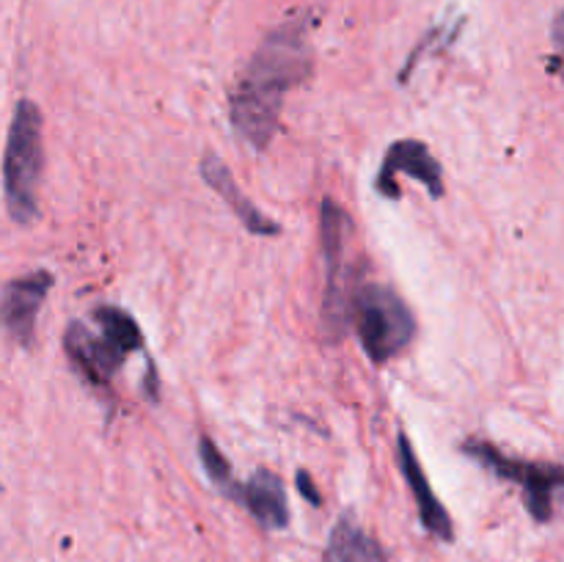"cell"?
<instances>
[{"mask_svg":"<svg viewBox=\"0 0 564 562\" xmlns=\"http://www.w3.org/2000/svg\"><path fill=\"white\" fill-rule=\"evenodd\" d=\"M312 75L308 22L303 17L268 33L231 91V125L253 149H268L281 125L286 94Z\"/></svg>","mask_w":564,"mask_h":562,"instance_id":"cell-1","label":"cell"},{"mask_svg":"<svg viewBox=\"0 0 564 562\" xmlns=\"http://www.w3.org/2000/svg\"><path fill=\"white\" fill-rule=\"evenodd\" d=\"M44 165L42 110L31 99H22L9 127L3 158L6 207L17 224L28 226L39 215V180Z\"/></svg>","mask_w":564,"mask_h":562,"instance_id":"cell-2","label":"cell"},{"mask_svg":"<svg viewBox=\"0 0 564 562\" xmlns=\"http://www.w3.org/2000/svg\"><path fill=\"white\" fill-rule=\"evenodd\" d=\"M350 320L356 323L364 353L375 364L400 356L416 336V317L408 303L391 287L375 281H367L352 292Z\"/></svg>","mask_w":564,"mask_h":562,"instance_id":"cell-3","label":"cell"},{"mask_svg":"<svg viewBox=\"0 0 564 562\" xmlns=\"http://www.w3.org/2000/svg\"><path fill=\"white\" fill-rule=\"evenodd\" d=\"M463 450H466L474 461L482 463L485 468L499 474L501 479H510V483L521 485L523 499H527V507L534 516V521H551V516H554V494L564 483L562 466H556V463L518 461V457H510L501 450H496L488 441L477 439L466 441Z\"/></svg>","mask_w":564,"mask_h":562,"instance_id":"cell-4","label":"cell"},{"mask_svg":"<svg viewBox=\"0 0 564 562\" xmlns=\"http://www.w3.org/2000/svg\"><path fill=\"white\" fill-rule=\"evenodd\" d=\"M347 229H350V218L345 209L325 198L319 207V235H323V257L328 264V292H325V323L328 328H341V323L350 320V303L352 295L347 292V275L345 268V240Z\"/></svg>","mask_w":564,"mask_h":562,"instance_id":"cell-5","label":"cell"},{"mask_svg":"<svg viewBox=\"0 0 564 562\" xmlns=\"http://www.w3.org/2000/svg\"><path fill=\"white\" fill-rule=\"evenodd\" d=\"M55 279L47 270H33V273L20 275L9 281L0 295V328L20 342L22 347L31 345L33 328H36V314L42 309L44 298L53 290Z\"/></svg>","mask_w":564,"mask_h":562,"instance_id":"cell-6","label":"cell"},{"mask_svg":"<svg viewBox=\"0 0 564 562\" xmlns=\"http://www.w3.org/2000/svg\"><path fill=\"white\" fill-rule=\"evenodd\" d=\"M397 174H408L413 180L422 182L430 191V196L441 198L444 196V169H441L438 160L433 158V152L427 149V143L422 141H394L386 152L383 163L378 171V191L383 196L397 198L400 196V185H397Z\"/></svg>","mask_w":564,"mask_h":562,"instance_id":"cell-7","label":"cell"},{"mask_svg":"<svg viewBox=\"0 0 564 562\" xmlns=\"http://www.w3.org/2000/svg\"><path fill=\"white\" fill-rule=\"evenodd\" d=\"M397 455H400V468L408 479V488H411L413 499H416L424 529L441 540H455V523H452L449 512H446V507L435 496L433 485L427 483V474H424L416 450H413L411 439L405 433H400V439H397Z\"/></svg>","mask_w":564,"mask_h":562,"instance_id":"cell-8","label":"cell"},{"mask_svg":"<svg viewBox=\"0 0 564 562\" xmlns=\"http://www.w3.org/2000/svg\"><path fill=\"white\" fill-rule=\"evenodd\" d=\"M64 347L66 356H69L72 364L77 367V372L94 386H108L110 378L119 372L121 361H124V353L116 350L110 342L91 334V331L80 323H72L69 328H66Z\"/></svg>","mask_w":564,"mask_h":562,"instance_id":"cell-9","label":"cell"},{"mask_svg":"<svg viewBox=\"0 0 564 562\" xmlns=\"http://www.w3.org/2000/svg\"><path fill=\"white\" fill-rule=\"evenodd\" d=\"M202 176L226 204H229L231 213L240 218V224L246 226L251 235H279L281 226L275 220H270L257 204H251V198L242 193V187L237 185L235 176H231L229 165L218 158V154L207 152L202 160Z\"/></svg>","mask_w":564,"mask_h":562,"instance_id":"cell-10","label":"cell"},{"mask_svg":"<svg viewBox=\"0 0 564 562\" xmlns=\"http://www.w3.org/2000/svg\"><path fill=\"white\" fill-rule=\"evenodd\" d=\"M240 499L264 529H284L290 523L284 483L270 468H259L251 474V479L240 488Z\"/></svg>","mask_w":564,"mask_h":562,"instance_id":"cell-11","label":"cell"},{"mask_svg":"<svg viewBox=\"0 0 564 562\" xmlns=\"http://www.w3.org/2000/svg\"><path fill=\"white\" fill-rule=\"evenodd\" d=\"M323 562H386V551L350 516H341L330 532Z\"/></svg>","mask_w":564,"mask_h":562,"instance_id":"cell-12","label":"cell"},{"mask_svg":"<svg viewBox=\"0 0 564 562\" xmlns=\"http://www.w3.org/2000/svg\"><path fill=\"white\" fill-rule=\"evenodd\" d=\"M94 320H97L99 328H102V339L110 342V345H113L116 350L124 353V356L143 347L141 328H138L135 317L127 314L124 309L102 303L99 309H94Z\"/></svg>","mask_w":564,"mask_h":562,"instance_id":"cell-13","label":"cell"},{"mask_svg":"<svg viewBox=\"0 0 564 562\" xmlns=\"http://www.w3.org/2000/svg\"><path fill=\"white\" fill-rule=\"evenodd\" d=\"M198 457H202V463H204V472L209 474V479H213L215 485H218L220 490H224L226 496H229V499H240V485L235 483V479H231V466H229V461H226V455L224 452H220V446L215 444L213 439H209V435H204L202 441H198Z\"/></svg>","mask_w":564,"mask_h":562,"instance_id":"cell-14","label":"cell"},{"mask_svg":"<svg viewBox=\"0 0 564 562\" xmlns=\"http://www.w3.org/2000/svg\"><path fill=\"white\" fill-rule=\"evenodd\" d=\"M297 488H301V494L306 496L308 505H314V507L323 505V496H319V490L314 488V483H312V477H308V472H297Z\"/></svg>","mask_w":564,"mask_h":562,"instance_id":"cell-15","label":"cell"}]
</instances>
